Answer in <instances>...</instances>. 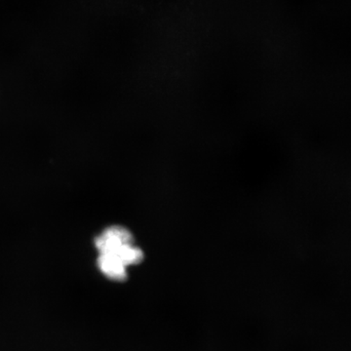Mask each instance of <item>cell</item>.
Returning <instances> with one entry per match:
<instances>
[{
  "label": "cell",
  "mask_w": 351,
  "mask_h": 351,
  "mask_svg": "<svg viewBox=\"0 0 351 351\" xmlns=\"http://www.w3.org/2000/svg\"><path fill=\"white\" fill-rule=\"evenodd\" d=\"M99 252L97 265L101 274L112 281H125L127 269L144 261L145 254L135 244L133 234L124 226H113L95 239Z\"/></svg>",
  "instance_id": "cell-1"
}]
</instances>
